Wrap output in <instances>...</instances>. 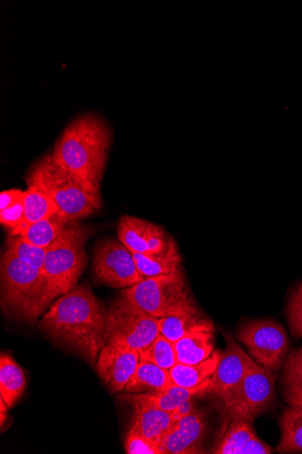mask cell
Segmentation results:
<instances>
[{"instance_id":"6da1fadb","label":"cell","mask_w":302,"mask_h":454,"mask_svg":"<svg viewBox=\"0 0 302 454\" xmlns=\"http://www.w3.org/2000/svg\"><path fill=\"white\" fill-rule=\"evenodd\" d=\"M107 317L108 309L90 286L81 284L52 305L40 321L39 328L96 365L107 341Z\"/></svg>"},{"instance_id":"7a4b0ae2","label":"cell","mask_w":302,"mask_h":454,"mask_svg":"<svg viewBox=\"0 0 302 454\" xmlns=\"http://www.w3.org/2000/svg\"><path fill=\"white\" fill-rule=\"evenodd\" d=\"M112 141L107 121L95 113L84 114L68 123L52 154L86 189L101 194Z\"/></svg>"},{"instance_id":"3957f363","label":"cell","mask_w":302,"mask_h":454,"mask_svg":"<svg viewBox=\"0 0 302 454\" xmlns=\"http://www.w3.org/2000/svg\"><path fill=\"white\" fill-rule=\"evenodd\" d=\"M25 180L27 187L36 188L52 199L60 215L71 222L88 218L101 209V194L86 189L58 164L52 153L34 162Z\"/></svg>"},{"instance_id":"277c9868","label":"cell","mask_w":302,"mask_h":454,"mask_svg":"<svg viewBox=\"0 0 302 454\" xmlns=\"http://www.w3.org/2000/svg\"><path fill=\"white\" fill-rule=\"evenodd\" d=\"M91 233L89 227L73 222L48 247L42 269L48 282L42 312L55 299L66 295L77 285L88 261L84 246Z\"/></svg>"},{"instance_id":"5b68a950","label":"cell","mask_w":302,"mask_h":454,"mask_svg":"<svg viewBox=\"0 0 302 454\" xmlns=\"http://www.w3.org/2000/svg\"><path fill=\"white\" fill-rule=\"evenodd\" d=\"M2 308L5 314L25 321L42 312L48 282L42 270L21 261L7 249L2 258Z\"/></svg>"},{"instance_id":"8992f818","label":"cell","mask_w":302,"mask_h":454,"mask_svg":"<svg viewBox=\"0 0 302 454\" xmlns=\"http://www.w3.org/2000/svg\"><path fill=\"white\" fill-rule=\"evenodd\" d=\"M121 295L158 319L198 309L190 295L182 271L147 278L126 288Z\"/></svg>"},{"instance_id":"52a82bcc","label":"cell","mask_w":302,"mask_h":454,"mask_svg":"<svg viewBox=\"0 0 302 454\" xmlns=\"http://www.w3.org/2000/svg\"><path fill=\"white\" fill-rule=\"evenodd\" d=\"M159 335V319L122 295L108 309L106 344L138 351L148 348Z\"/></svg>"},{"instance_id":"ba28073f","label":"cell","mask_w":302,"mask_h":454,"mask_svg":"<svg viewBox=\"0 0 302 454\" xmlns=\"http://www.w3.org/2000/svg\"><path fill=\"white\" fill-rule=\"evenodd\" d=\"M275 380L273 371L258 364L252 358L245 377L225 409L233 419L250 423L275 403Z\"/></svg>"},{"instance_id":"9c48e42d","label":"cell","mask_w":302,"mask_h":454,"mask_svg":"<svg viewBox=\"0 0 302 454\" xmlns=\"http://www.w3.org/2000/svg\"><path fill=\"white\" fill-rule=\"evenodd\" d=\"M239 340L247 348L252 359L277 372L283 365L290 348L285 329L269 319L252 320L239 330Z\"/></svg>"},{"instance_id":"30bf717a","label":"cell","mask_w":302,"mask_h":454,"mask_svg":"<svg viewBox=\"0 0 302 454\" xmlns=\"http://www.w3.org/2000/svg\"><path fill=\"white\" fill-rule=\"evenodd\" d=\"M93 268L98 282L115 288H128L145 279L132 253L113 239H105L97 244Z\"/></svg>"},{"instance_id":"8fae6325","label":"cell","mask_w":302,"mask_h":454,"mask_svg":"<svg viewBox=\"0 0 302 454\" xmlns=\"http://www.w3.org/2000/svg\"><path fill=\"white\" fill-rule=\"evenodd\" d=\"M227 348L222 353L217 369L210 378L206 393L217 395L227 404L235 395L247 372L252 357L227 336Z\"/></svg>"},{"instance_id":"7c38bea8","label":"cell","mask_w":302,"mask_h":454,"mask_svg":"<svg viewBox=\"0 0 302 454\" xmlns=\"http://www.w3.org/2000/svg\"><path fill=\"white\" fill-rule=\"evenodd\" d=\"M140 353L119 345L106 344L101 351L97 369L99 376L112 393L123 391L136 373Z\"/></svg>"},{"instance_id":"4fadbf2b","label":"cell","mask_w":302,"mask_h":454,"mask_svg":"<svg viewBox=\"0 0 302 454\" xmlns=\"http://www.w3.org/2000/svg\"><path fill=\"white\" fill-rule=\"evenodd\" d=\"M117 231L119 240L129 252L141 254L162 252L171 237L162 227L133 216H123Z\"/></svg>"},{"instance_id":"5bb4252c","label":"cell","mask_w":302,"mask_h":454,"mask_svg":"<svg viewBox=\"0 0 302 454\" xmlns=\"http://www.w3.org/2000/svg\"><path fill=\"white\" fill-rule=\"evenodd\" d=\"M205 425L201 412L194 409L176 420L160 443L162 454L199 453Z\"/></svg>"},{"instance_id":"9a60e30c","label":"cell","mask_w":302,"mask_h":454,"mask_svg":"<svg viewBox=\"0 0 302 454\" xmlns=\"http://www.w3.org/2000/svg\"><path fill=\"white\" fill-rule=\"evenodd\" d=\"M132 404L135 407V416L128 431L144 437L160 448L162 440L176 422L174 414L146 403Z\"/></svg>"},{"instance_id":"2e32d148","label":"cell","mask_w":302,"mask_h":454,"mask_svg":"<svg viewBox=\"0 0 302 454\" xmlns=\"http://www.w3.org/2000/svg\"><path fill=\"white\" fill-rule=\"evenodd\" d=\"M159 334L172 342L197 333H213V322L199 309L159 319Z\"/></svg>"},{"instance_id":"e0dca14e","label":"cell","mask_w":302,"mask_h":454,"mask_svg":"<svg viewBox=\"0 0 302 454\" xmlns=\"http://www.w3.org/2000/svg\"><path fill=\"white\" fill-rule=\"evenodd\" d=\"M136 266L144 278L170 275L182 271L179 247L170 237L168 245L162 252L141 254L132 253Z\"/></svg>"},{"instance_id":"ac0fdd59","label":"cell","mask_w":302,"mask_h":454,"mask_svg":"<svg viewBox=\"0 0 302 454\" xmlns=\"http://www.w3.org/2000/svg\"><path fill=\"white\" fill-rule=\"evenodd\" d=\"M210 379L203 385L195 388H183L172 385L165 391L156 394H144L136 395H125V399L133 403H140L156 406L161 410L174 412L183 403L192 400L193 397L206 393Z\"/></svg>"},{"instance_id":"d6986e66","label":"cell","mask_w":302,"mask_h":454,"mask_svg":"<svg viewBox=\"0 0 302 454\" xmlns=\"http://www.w3.org/2000/svg\"><path fill=\"white\" fill-rule=\"evenodd\" d=\"M222 352L217 350L205 361L186 364L177 363L169 371L172 385L183 388H195L206 382L214 373L221 359Z\"/></svg>"},{"instance_id":"ffe728a7","label":"cell","mask_w":302,"mask_h":454,"mask_svg":"<svg viewBox=\"0 0 302 454\" xmlns=\"http://www.w3.org/2000/svg\"><path fill=\"white\" fill-rule=\"evenodd\" d=\"M171 386L168 370L141 359L136 373L126 385L124 391L134 394H156L165 391Z\"/></svg>"},{"instance_id":"44dd1931","label":"cell","mask_w":302,"mask_h":454,"mask_svg":"<svg viewBox=\"0 0 302 454\" xmlns=\"http://www.w3.org/2000/svg\"><path fill=\"white\" fill-rule=\"evenodd\" d=\"M25 216L22 223L10 235H19L27 226L59 213L57 204L47 194L34 187L24 192Z\"/></svg>"},{"instance_id":"7402d4cb","label":"cell","mask_w":302,"mask_h":454,"mask_svg":"<svg viewBox=\"0 0 302 454\" xmlns=\"http://www.w3.org/2000/svg\"><path fill=\"white\" fill-rule=\"evenodd\" d=\"M26 378L21 367L9 355L0 357V394L9 408H12L26 388Z\"/></svg>"},{"instance_id":"603a6c76","label":"cell","mask_w":302,"mask_h":454,"mask_svg":"<svg viewBox=\"0 0 302 454\" xmlns=\"http://www.w3.org/2000/svg\"><path fill=\"white\" fill-rule=\"evenodd\" d=\"M178 363L195 364L206 360L214 351V333H197L175 343Z\"/></svg>"},{"instance_id":"cb8c5ba5","label":"cell","mask_w":302,"mask_h":454,"mask_svg":"<svg viewBox=\"0 0 302 454\" xmlns=\"http://www.w3.org/2000/svg\"><path fill=\"white\" fill-rule=\"evenodd\" d=\"M279 453H302V405H290L280 419Z\"/></svg>"},{"instance_id":"d4e9b609","label":"cell","mask_w":302,"mask_h":454,"mask_svg":"<svg viewBox=\"0 0 302 454\" xmlns=\"http://www.w3.org/2000/svg\"><path fill=\"white\" fill-rule=\"evenodd\" d=\"M73 222L58 213L27 226L19 235L40 247H49Z\"/></svg>"},{"instance_id":"484cf974","label":"cell","mask_w":302,"mask_h":454,"mask_svg":"<svg viewBox=\"0 0 302 454\" xmlns=\"http://www.w3.org/2000/svg\"><path fill=\"white\" fill-rule=\"evenodd\" d=\"M250 422L243 419H233L215 454H240L247 442L255 435Z\"/></svg>"},{"instance_id":"4316f807","label":"cell","mask_w":302,"mask_h":454,"mask_svg":"<svg viewBox=\"0 0 302 454\" xmlns=\"http://www.w3.org/2000/svg\"><path fill=\"white\" fill-rule=\"evenodd\" d=\"M140 358L166 370H169L178 363L174 342L160 334L148 348L140 352Z\"/></svg>"},{"instance_id":"83f0119b","label":"cell","mask_w":302,"mask_h":454,"mask_svg":"<svg viewBox=\"0 0 302 454\" xmlns=\"http://www.w3.org/2000/svg\"><path fill=\"white\" fill-rule=\"evenodd\" d=\"M7 247L21 261L42 270L44 267L48 247H40L19 236L9 235Z\"/></svg>"},{"instance_id":"f1b7e54d","label":"cell","mask_w":302,"mask_h":454,"mask_svg":"<svg viewBox=\"0 0 302 454\" xmlns=\"http://www.w3.org/2000/svg\"><path fill=\"white\" fill-rule=\"evenodd\" d=\"M287 315L291 336L296 339L302 338V282L291 293Z\"/></svg>"},{"instance_id":"f546056e","label":"cell","mask_w":302,"mask_h":454,"mask_svg":"<svg viewBox=\"0 0 302 454\" xmlns=\"http://www.w3.org/2000/svg\"><path fill=\"white\" fill-rule=\"evenodd\" d=\"M125 450L128 454H162L158 445L129 431L125 440Z\"/></svg>"},{"instance_id":"4dcf8cb0","label":"cell","mask_w":302,"mask_h":454,"mask_svg":"<svg viewBox=\"0 0 302 454\" xmlns=\"http://www.w3.org/2000/svg\"><path fill=\"white\" fill-rule=\"evenodd\" d=\"M25 206L24 194L20 200L11 206V207L0 211V222L4 226L10 229V232L17 229L24 221Z\"/></svg>"},{"instance_id":"1f68e13d","label":"cell","mask_w":302,"mask_h":454,"mask_svg":"<svg viewBox=\"0 0 302 454\" xmlns=\"http://www.w3.org/2000/svg\"><path fill=\"white\" fill-rule=\"evenodd\" d=\"M302 375V348L290 353L283 364L281 380Z\"/></svg>"},{"instance_id":"d6a6232c","label":"cell","mask_w":302,"mask_h":454,"mask_svg":"<svg viewBox=\"0 0 302 454\" xmlns=\"http://www.w3.org/2000/svg\"><path fill=\"white\" fill-rule=\"evenodd\" d=\"M273 451L275 450L270 445L255 434L247 442L240 454H270Z\"/></svg>"},{"instance_id":"836d02e7","label":"cell","mask_w":302,"mask_h":454,"mask_svg":"<svg viewBox=\"0 0 302 454\" xmlns=\"http://www.w3.org/2000/svg\"><path fill=\"white\" fill-rule=\"evenodd\" d=\"M24 192L18 189L4 191L0 193V211H4L22 198Z\"/></svg>"},{"instance_id":"e575fe53","label":"cell","mask_w":302,"mask_h":454,"mask_svg":"<svg viewBox=\"0 0 302 454\" xmlns=\"http://www.w3.org/2000/svg\"><path fill=\"white\" fill-rule=\"evenodd\" d=\"M194 404L192 400L187 401L183 403L179 408H177L172 414H174L176 420L186 417L190 414V412L194 410Z\"/></svg>"},{"instance_id":"d590c367","label":"cell","mask_w":302,"mask_h":454,"mask_svg":"<svg viewBox=\"0 0 302 454\" xmlns=\"http://www.w3.org/2000/svg\"><path fill=\"white\" fill-rule=\"evenodd\" d=\"M0 407H2V414H0V416H2V426H4L5 419H7L9 406L7 405L3 397H0Z\"/></svg>"}]
</instances>
